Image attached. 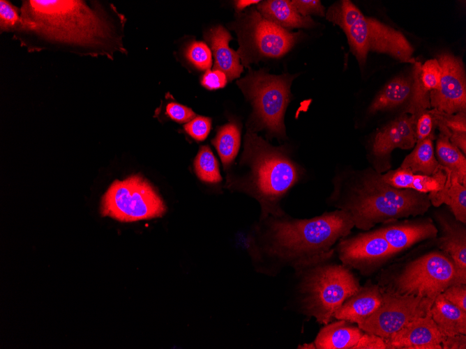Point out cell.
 I'll return each instance as SVG.
<instances>
[{
  "label": "cell",
  "mask_w": 466,
  "mask_h": 349,
  "mask_svg": "<svg viewBox=\"0 0 466 349\" xmlns=\"http://www.w3.org/2000/svg\"><path fill=\"white\" fill-rule=\"evenodd\" d=\"M22 25L13 38L28 52L49 50L80 56L127 54L126 16L99 0H22Z\"/></svg>",
  "instance_id": "1"
},
{
  "label": "cell",
  "mask_w": 466,
  "mask_h": 349,
  "mask_svg": "<svg viewBox=\"0 0 466 349\" xmlns=\"http://www.w3.org/2000/svg\"><path fill=\"white\" fill-rule=\"evenodd\" d=\"M354 227L350 215L341 210L309 219L286 212L260 218L256 226L255 247L264 272L276 276L286 267L294 270L332 258L333 245Z\"/></svg>",
  "instance_id": "2"
},
{
  "label": "cell",
  "mask_w": 466,
  "mask_h": 349,
  "mask_svg": "<svg viewBox=\"0 0 466 349\" xmlns=\"http://www.w3.org/2000/svg\"><path fill=\"white\" fill-rule=\"evenodd\" d=\"M332 183L328 203L347 212L354 226L363 231L379 223L423 215L431 205L428 194L394 187L370 168L341 170Z\"/></svg>",
  "instance_id": "3"
},
{
  "label": "cell",
  "mask_w": 466,
  "mask_h": 349,
  "mask_svg": "<svg viewBox=\"0 0 466 349\" xmlns=\"http://www.w3.org/2000/svg\"><path fill=\"white\" fill-rule=\"evenodd\" d=\"M290 153L286 146H272L248 130L239 169L227 173L226 187L255 198L260 205V218L283 215V199L305 175Z\"/></svg>",
  "instance_id": "4"
},
{
  "label": "cell",
  "mask_w": 466,
  "mask_h": 349,
  "mask_svg": "<svg viewBox=\"0 0 466 349\" xmlns=\"http://www.w3.org/2000/svg\"><path fill=\"white\" fill-rule=\"evenodd\" d=\"M331 258L294 270L293 300L296 311L322 325L334 319L337 309L361 286L350 268L329 262Z\"/></svg>",
  "instance_id": "5"
},
{
  "label": "cell",
  "mask_w": 466,
  "mask_h": 349,
  "mask_svg": "<svg viewBox=\"0 0 466 349\" xmlns=\"http://www.w3.org/2000/svg\"><path fill=\"white\" fill-rule=\"evenodd\" d=\"M325 15L346 34L350 51L360 65L366 63L370 52L386 54L403 63H416L413 47L400 31L365 16L351 1L334 3Z\"/></svg>",
  "instance_id": "6"
},
{
  "label": "cell",
  "mask_w": 466,
  "mask_h": 349,
  "mask_svg": "<svg viewBox=\"0 0 466 349\" xmlns=\"http://www.w3.org/2000/svg\"><path fill=\"white\" fill-rule=\"evenodd\" d=\"M294 76L270 75L264 70L249 68L236 84L253 107L248 130H264L269 139H286L285 114L291 100L290 86Z\"/></svg>",
  "instance_id": "7"
},
{
  "label": "cell",
  "mask_w": 466,
  "mask_h": 349,
  "mask_svg": "<svg viewBox=\"0 0 466 349\" xmlns=\"http://www.w3.org/2000/svg\"><path fill=\"white\" fill-rule=\"evenodd\" d=\"M229 26L238 36L236 52L242 65L247 68L263 59L282 57L301 37L300 32L292 33L273 24L254 8L237 13Z\"/></svg>",
  "instance_id": "8"
},
{
  "label": "cell",
  "mask_w": 466,
  "mask_h": 349,
  "mask_svg": "<svg viewBox=\"0 0 466 349\" xmlns=\"http://www.w3.org/2000/svg\"><path fill=\"white\" fill-rule=\"evenodd\" d=\"M454 284L462 282L450 257L444 253L432 251L407 263L386 289L400 295L435 300Z\"/></svg>",
  "instance_id": "9"
},
{
  "label": "cell",
  "mask_w": 466,
  "mask_h": 349,
  "mask_svg": "<svg viewBox=\"0 0 466 349\" xmlns=\"http://www.w3.org/2000/svg\"><path fill=\"white\" fill-rule=\"evenodd\" d=\"M166 207L151 184L140 176L115 180L102 198L100 212L122 222L162 217Z\"/></svg>",
  "instance_id": "10"
},
{
  "label": "cell",
  "mask_w": 466,
  "mask_h": 349,
  "mask_svg": "<svg viewBox=\"0 0 466 349\" xmlns=\"http://www.w3.org/2000/svg\"><path fill=\"white\" fill-rule=\"evenodd\" d=\"M433 302L429 298L400 295L386 288L382 290L380 306L358 327L385 340L409 322L426 316Z\"/></svg>",
  "instance_id": "11"
},
{
  "label": "cell",
  "mask_w": 466,
  "mask_h": 349,
  "mask_svg": "<svg viewBox=\"0 0 466 349\" xmlns=\"http://www.w3.org/2000/svg\"><path fill=\"white\" fill-rule=\"evenodd\" d=\"M341 263L366 274L396 254L379 228L341 238L335 249Z\"/></svg>",
  "instance_id": "12"
},
{
  "label": "cell",
  "mask_w": 466,
  "mask_h": 349,
  "mask_svg": "<svg viewBox=\"0 0 466 349\" xmlns=\"http://www.w3.org/2000/svg\"><path fill=\"white\" fill-rule=\"evenodd\" d=\"M436 59L441 77L439 88L430 92V107L447 114L466 111V79L462 59L449 52L441 53Z\"/></svg>",
  "instance_id": "13"
},
{
  "label": "cell",
  "mask_w": 466,
  "mask_h": 349,
  "mask_svg": "<svg viewBox=\"0 0 466 349\" xmlns=\"http://www.w3.org/2000/svg\"><path fill=\"white\" fill-rule=\"evenodd\" d=\"M415 144L414 120L403 112L378 130L373 137L371 157L375 170L380 173L389 171L392 151L396 148L410 149Z\"/></svg>",
  "instance_id": "14"
},
{
  "label": "cell",
  "mask_w": 466,
  "mask_h": 349,
  "mask_svg": "<svg viewBox=\"0 0 466 349\" xmlns=\"http://www.w3.org/2000/svg\"><path fill=\"white\" fill-rule=\"evenodd\" d=\"M443 339L429 311L384 341L387 349H442Z\"/></svg>",
  "instance_id": "15"
},
{
  "label": "cell",
  "mask_w": 466,
  "mask_h": 349,
  "mask_svg": "<svg viewBox=\"0 0 466 349\" xmlns=\"http://www.w3.org/2000/svg\"><path fill=\"white\" fill-rule=\"evenodd\" d=\"M436 221L441 229L439 247L453 261L462 284H466V227L453 216L438 213Z\"/></svg>",
  "instance_id": "16"
},
{
  "label": "cell",
  "mask_w": 466,
  "mask_h": 349,
  "mask_svg": "<svg viewBox=\"0 0 466 349\" xmlns=\"http://www.w3.org/2000/svg\"><path fill=\"white\" fill-rule=\"evenodd\" d=\"M382 289L366 283L347 298L334 313V319L345 320L357 325L367 319L380 306Z\"/></svg>",
  "instance_id": "17"
},
{
  "label": "cell",
  "mask_w": 466,
  "mask_h": 349,
  "mask_svg": "<svg viewBox=\"0 0 466 349\" xmlns=\"http://www.w3.org/2000/svg\"><path fill=\"white\" fill-rule=\"evenodd\" d=\"M396 254L412 245L437 236L438 229L430 220L389 224L379 228Z\"/></svg>",
  "instance_id": "18"
},
{
  "label": "cell",
  "mask_w": 466,
  "mask_h": 349,
  "mask_svg": "<svg viewBox=\"0 0 466 349\" xmlns=\"http://www.w3.org/2000/svg\"><path fill=\"white\" fill-rule=\"evenodd\" d=\"M204 38L214 57L213 69L223 72L230 82L239 77L243 66L240 63L237 52L229 46L232 37L228 31L218 25L206 31Z\"/></svg>",
  "instance_id": "19"
},
{
  "label": "cell",
  "mask_w": 466,
  "mask_h": 349,
  "mask_svg": "<svg viewBox=\"0 0 466 349\" xmlns=\"http://www.w3.org/2000/svg\"><path fill=\"white\" fill-rule=\"evenodd\" d=\"M382 178L385 183L394 187L428 194L443 188L447 178V169L440 165L434 174L428 176L414 173L399 167L382 173Z\"/></svg>",
  "instance_id": "20"
},
{
  "label": "cell",
  "mask_w": 466,
  "mask_h": 349,
  "mask_svg": "<svg viewBox=\"0 0 466 349\" xmlns=\"http://www.w3.org/2000/svg\"><path fill=\"white\" fill-rule=\"evenodd\" d=\"M347 320H337L324 325L313 343L316 349H353L363 332Z\"/></svg>",
  "instance_id": "21"
},
{
  "label": "cell",
  "mask_w": 466,
  "mask_h": 349,
  "mask_svg": "<svg viewBox=\"0 0 466 349\" xmlns=\"http://www.w3.org/2000/svg\"><path fill=\"white\" fill-rule=\"evenodd\" d=\"M257 10L265 19L287 30L294 28H310L315 24L310 17L301 15L291 1H264L258 3Z\"/></svg>",
  "instance_id": "22"
},
{
  "label": "cell",
  "mask_w": 466,
  "mask_h": 349,
  "mask_svg": "<svg viewBox=\"0 0 466 349\" xmlns=\"http://www.w3.org/2000/svg\"><path fill=\"white\" fill-rule=\"evenodd\" d=\"M433 320L443 336L466 334V311L438 295L430 309Z\"/></svg>",
  "instance_id": "23"
},
{
  "label": "cell",
  "mask_w": 466,
  "mask_h": 349,
  "mask_svg": "<svg viewBox=\"0 0 466 349\" xmlns=\"http://www.w3.org/2000/svg\"><path fill=\"white\" fill-rule=\"evenodd\" d=\"M412 75H399L388 82L370 103L368 112L374 114L408 102L412 89Z\"/></svg>",
  "instance_id": "24"
},
{
  "label": "cell",
  "mask_w": 466,
  "mask_h": 349,
  "mask_svg": "<svg viewBox=\"0 0 466 349\" xmlns=\"http://www.w3.org/2000/svg\"><path fill=\"white\" fill-rule=\"evenodd\" d=\"M428 195L431 205L438 207L446 204L456 219L466 223V185L460 183L449 170L447 169V178L443 188Z\"/></svg>",
  "instance_id": "25"
},
{
  "label": "cell",
  "mask_w": 466,
  "mask_h": 349,
  "mask_svg": "<svg viewBox=\"0 0 466 349\" xmlns=\"http://www.w3.org/2000/svg\"><path fill=\"white\" fill-rule=\"evenodd\" d=\"M433 139H426L416 142L411 153L403 161L400 168L414 173L431 176L439 168L440 164L434 153Z\"/></svg>",
  "instance_id": "26"
},
{
  "label": "cell",
  "mask_w": 466,
  "mask_h": 349,
  "mask_svg": "<svg viewBox=\"0 0 466 349\" xmlns=\"http://www.w3.org/2000/svg\"><path fill=\"white\" fill-rule=\"evenodd\" d=\"M225 171H228L236 158L241 143V129L237 123L230 121L220 127L211 141Z\"/></svg>",
  "instance_id": "27"
},
{
  "label": "cell",
  "mask_w": 466,
  "mask_h": 349,
  "mask_svg": "<svg viewBox=\"0 0 466 349\" xmlns=\"http://www.w3.org/2000/svg\"><path fill=\"white\" fill-rule=\"evenodd\" d=\"M437 160L439 164L455 175L460 183L466 185V159L449 137L439 133L436 142Z\"/></svg>",
  "instance_id": "28"
},
{
  "label": "cell",
  "mask_w": 466,
  "mask_h": 349,
  "mask_svg": "<svg viewBox=\"0 0 466 349\" xmlns=\"http://www.w3.org/2000/svg\"><path fill=\"white\" fill-rule=\"evenodd\" d=\"M195 172L198 178L209 184L222 181L218 162L209 146L200 148L194 160Z\"/></svg>",
  "instance_id": "29"
},
{
  "label": "cell",
  "mask_w": 466,
  "mask_h": 349,
  "mask_svg": "<svg viewBox=\"0 0 466 349\" xmlns=\"http://www.w3.org/2000/svg\"><path fill=\"white\" fill-rule=\"evenodd\" d=\"M413 65L412 93L404 111V113L411 115H415L430 108V93L424 88L420 79L422 64L421 62L416 61Z\"/></svg>",
  "instance_id": "30"
},
{
  "label": "cell",
  "mask_w": 466,
  "mask_h": 349,
  "mask_svg": "<svg viewBox=\"0 0 466 349\" xmlns=\"http://www.w3.org/2000/svg\"><path fill=\"white\" fill-rule=\"evenodd\" d=\"M185 57L195 68L208 70L212 65V54L208 45L202 41L191 42L185 49Z\"/></svg>",
  "instance_id": "31"
},
{
  "label": "cell",
  "mask_w": 466,
  "mask_h": 349,
  "mask_svg": "<svg viewBox=\"0 0 466 349\" xmlns=\"http://www.w3.org/2000/svg\"><path fill=\"white\" fill-rule=\"evenodd\" d=\"M22 25L20 7L8 0L0 1V33H15Z\"/></svg>",
  "instance_id": "32"
},
{
  "label": "cell",
  "mask_w": 466,
  "mask_h": 349,
  "mask_svg": "<svg viewBox=\"0 0 466 349\" xmlns=\"http://www.w3.org/2000/svg\"><path fill=\"white\" fill-rule=\"evenodd\" d=\"M414 120V130L416 143L426 139H435L436 121L430 109L423 110L415 115H411Z\"/></svg>",
  "instance_id": "33"
},
{
  "label": "cell",
  "mask_w": 466,
  "mask_h": 349,
  "mask_svg": "<svg viewBox=\"0 0 466 349\" xmlns=\"http://www.w3.org/2000/svg\"><path fill=\"white\" fill-rule=\"evenodd\" d=\"M433 114L436 126L444 127L451 133H466V111L447 114L436 109H430Z\"/></svg>",
  "instance_id": "34"
},
{
  "label": "cell",
  "mask_w": 466,
  "mask_h": 349,
  "mask_svg": "<svg viewBox=\"0 0 466 349\" xmlns=\"http://www.w3.org/2000/svg\"><path fill=\"white\" fill-rule=\"evenodd\" d=\"M441 68L436 58L427 60L421 65L420 79L424 88L430 92L439 88Z\"/></svg>",
  "instance_id": "35"
},
{
  "label": "cell",
  "mask_w": 466,
  "mask_h": 349,
  "mask_svg": "<svg viewBox=\"0 0 466 349\" xmlns=\"http://www.w3.org/2000/svg\"><path fill=\"white\" fill-rule=\"evenodd\" d=\"M211 128V119L209 117L197 116L184 125L185 131L197 141L205 140Z\"/></svg>",
  "instance_id": "36"
},
{
  "label": "cell",
  "mask_w": 466,
  "mask_h": 349,
  "mask_svg": "<svg viewBox=\"0 0 466 349\" xmlns=\"http://www.w3.org/2000/svg\"><path fill=\"white\" fill-rule=\"evenodd\" d=\"M441 294L453 304L466 311V285L465 284H452Z\"/></svg>",
  "instance_id": "37"
},
{
  "label": "cell",
  "mask_w": 466,
  "mask_h": 349,
  "mask_svg": "<svg viewBox=\"0 0 466 349\" xmlns=\"http://www.w3.org/2000/svg\"><path fill=\"white\" fill-rule=\"evenodd\" d=\"M291 2L296 10L303 17L325 15V8L319 0H293Z\"/></svg>",
  "instance_id": "38"
},
{
  "label": "cell",
  "mask_w": 466,
  "mask_h": 349,
  "mask_svg": "<svg viewBox=\"0 0 466 349\" xmlns=\"http://www.w3.org/2000/svg\"><path fill=\"white\" fill-rule=\"evenodd\" d=\"M165 113L170 118L180 123H188L195 117V112L190 108L176 102L168 103Z\"/></svg>",
  "instance_id": "39"
},
{
  "label": "cell",
  "mask_w": 466,
  "mask_h": 349,
  "mask_svg": "<svg viewBox=\"0 0 466 349\" xmlns=\"http://www.w3.org/2000/svg\"><path fill=\"white\" fill-rule=\"evenodd\" d=\"M227 83L225 74L219 70H208L201 79V84L209 90L222 88Z\"/></svg>",
  "instance_id": "40"
},
{
  "label": "cell",
  "mask_w": 466,
  "mask_h": 349,
  "mask_svg": "<svg viewBox=\"0 0 466 349\" xmlns=\"http://www.w3.org/2000/svg\"><path fill=\"white\" fill-rule=\"evenodd\" d=\"M353 349H387V346L383 338L363 332Z\"/></svg>",
  "instance_id": "41"
},
{
  "label": "cell",
  "mask_w": 466,
  "mask_h": 349,
  "mask_svg": "<svg viewBox=\"0 0 466 349\" xmlns=\"http://www.w3.org/2000/svg\"><path fill=\"white\" fill-rule=\"evenodd\" d=\"M444 349H466L465 334L444 336L442 342Z\"/></svg>",
  "instance_id": "42"
},
{
  "label": "cell",
  "mask_w": 466,
  "mask_h": 349,
  "mask_svg": "<svg viewBox=\"0 0 466 349\" xmlns=\"http://www.w3.org/2000/svg\"><path fill=\"white\" fill-rule=\"evenodd\" d=\"M449 139L464 155L466 153V133H451Z\"/></svg>",
  "instance_id": "43"
},
{
  "label": "cell",
  "mask_w": 466,
  "mask_h": 349,
  "mask_svg": "<svg viewBox=\"0 0 466 349\" xmlns=\"http://www.w3.org/2000/svg\"><path fill=\"white\" fill-rule=\"evenodd\" d=\"M260 1H255V0H239V1H235L234 4L235 9L237 13L241 11L244 8L255 3H259Z\"/></svg>",
  "instance_id": "44"
},
{
  "label": "cell",
  "mask_w": 466,
  "mask_h": 349,
  "mask_svg": "<svg viewBox=\"0 0 466 349\" xmlns=\"http://www.w3.org/2000/svg\"><path fill=\"white\" fill-rule=\"evenodd\" d=\"M298 348H306V349H316L315 346L313 342L304 343L301 346H299Z\"/></svg>",
  "instance_id": "45"
}]
</instances>
